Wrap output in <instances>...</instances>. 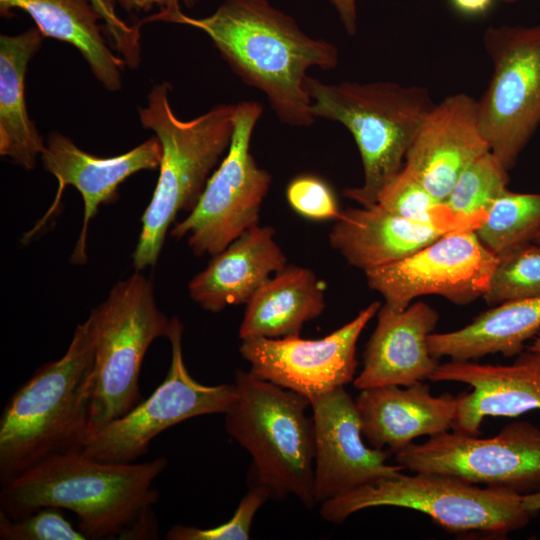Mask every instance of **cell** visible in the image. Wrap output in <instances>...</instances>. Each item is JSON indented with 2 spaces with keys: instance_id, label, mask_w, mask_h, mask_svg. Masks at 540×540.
Here are the masks:
<instances>
[{
  "instance_id": "obj_1",
  "label": "cell",
  "mask_w": 540,
  "mask_h": 540,
  "mask_svg": "<svg viewBox=\"0 0 540 540\" xmlns=\"http://www.w3.org/2000/svg\"><path fill=\"white\" fill-rule=\"evenodd\" d=\"M167 459L112 463L80 451L54 454L1 485L0 511L12 519L43 507L77 516L88 539L158 538L154 481Z\"/></svg>"
},
{
  "instance_id": "obj_2",
  "label": "cell",
  "mask_w": 540,
  "mask_h": 540,
  "mask_svg": "<svg viewBox=\"0 0 540 540\" xmlns=\"http://www.w3.org/2000/svg\"><path fill=\"white\" fill-rule=\"evenodd\" d=\"M164 22L203 31L233 72L265 94L283 123L305 127L314 122L307 71L334 69L338 50L333 43L306 34L269 0H223L208 16L178 11Z\"/></svg>"
},
{
  "instance_id": "obj_3",
  "label": "cell",
  "mask_w": 540,
  "mask_h": 540,
  "mask_svg": "<svg viewBox=\"0 0 540 540\" xmlns=\"http://www.w3.org/2000/svg\"><path fill=\"white\" fill-rule=\"evenodd\" d=\"M94 358L89 319L64 355L39 367L11 396L0 418V482L40 461L81 451L89 435Z\"/></svg>"
},
{
  "instance_id": "obj_4",
  "label": "cell",
  "mask_w": 540,
  "mask_h": 540,
  "mask_svg": "<svg viewBox=\"0 0 540 540\" xmlns=\"http://www.w3.org/2000/svg\"><path fill=\"white\" fill-rule=\"evenodd\" d=\"M170 89L167 82L154 85L146 106L138 109L142 126L152 130L161 143L162 158L132 254L136 271L157 263L170 225L178 212H190L197 204L233 134L235 105L219 104L184 121L171 108Z\"/></svg>"
},
{
  "instance_id": "obj_5",
  "label": "cell",
  "mask_w": 540,
  "mask_h": 540,
  "mask_svg": "<svg viewBox=\"0 0 540 540\" xmlns=\"http://www.w3.org/2000/svg\"><path fill=\"white\" fill-rule=\"evenodd\" d=\"M313 117L342 124L358 147L363 183L344 190L361 206H372L386 184L403 168L406 154L428 112L435 105L418 85L391 81L324 83L307 76Z\"/></svg>"
},
{
  "instance_id": "obj_6",
  "label": "cell",
  "mask_w": 540,
  "mask_h": 540,
  "mask_svg": "<svg viewBox=\"0 0 540 540\" xmlns=\"http://www.w3.org/2000/svg\"><path fill=\"white\" fill-rule=\"evenodd\" d=\"M237 397L225 415V428L250 455L252 485L271 497H296L308 508L314 499L315 436L310 401L292 390L238 370Z\"/></svg>"
},
{
  "instance_id": "obj_7",
  "label": "cell",
  "mask_w": 540,
  "mask_h": 540,
  "mask_svg": "<svg viewBox=\"0 0 540 540\" xmlns=\"http://www.w3.org/2000/svg\"><path fill=\"white\" fill-rule=\"evenodd\" d=\"M88 319L94 347L89 437L143 400V359L155 339L166 337L170 319L157 305L151 280L136 270L112 287Z\"/></svg>"
},
{
  "instance_id": "obj_8",
  "label": "cell",
  "mask_w": 540,
  "mask_h": 540,
  "mask_svg": "<svg viewBox=\"0 0 540 540\" xmlns=\"http://www.w3.org/2000/svg\"><path fill=\"white\" fill-rule=\"evenodd\" d=\"M379 506L419 511L448 532L493 538H505L525 527L532 516L517 493L426 472H400L358 487L322 502L320 515L327 522L340 524L356 512Z\"/></svg>"
},
{
  "instance_id": "obj_9",
  "label": "cell",
  "mask_w": 540,
  "mask_h": 540,
  "mask_svg": "<svg viewBox=\"0 0 540 540\" xmlns=\"http://www.w3.org/2000/svg\"><path fill=\"white\" fill-rule=\"evenodd\" d=\"M483 45L492 75L477 100L479 125L510 170L540 125V23L490 26Z\"/></svg>"
},
{
  "instance_id": "obj_10",
  "label": "cell",
  "mask_w": 540,
  "mask_h": 540,
  "mask_svg": "<svg viewBox=\"0 0 540 540\" xmlns=\"http://www.w3.org/2000/svg\"><path fill=\"white\" fill-rule=\"evenodd\" d=\"M263 112L257 101L235 105L229 148L213 171L194 208L172 228L171 236L187 238L194 254L216 255L258 225L271 175L250 152L253 130Z\"/></svg>"
},
{
  "instance_id": "obj_11",
  "label": "cell",
  "mask_w": 540,
  "mask_h": 540,
  "mask_svg": "<svg viewBox=\"0 0 540 540\" xmlns=\"http://www.w3.org/2000/svg\"><path fill=\"white\" fill-rule=\"evenodd\" d=\"M182 336L181 320L171 318L166 335L171 363L164 380L149 398L91 434L80 452L100 461L133 463L164 430L190 418L228 411L237 397L235 384L196 381L184 363Z\"/></svg>"
},
{
  "instance_id": "obj_12",
  "label": "cell",
  "mask_w": 540,
  "mask_h": 540,
  "mask_svg": "<svg viewBox=\"0 0 540 540\" xmlns=\"http://www.w3.org/2000/svg\"><path fill=\"white\" fill-rule=\"evenodd\" d=\"M394 454L413 473L449 475L519 495L540 491V429L527 421L509 423L488 438L448 430Z\"/></svg>"
},
{
  "instance_id": "obj_13",
  "label": "cell",
  "mask_w": 540,
  "mask_h": 540,
  "mask_svg": "<svg viewBox=\"0 0 540 540\" xmlns=\"http://www.w3.org/2000/svg\"><path fill=\"white\" fill-rule=\"evenodd\" d=\"M497 262L498 257L474 230H454L400 261L365 272V276L368 286L394 311H402L426 295L466 305L486 293Z\"/></svg>"
},
{
  "instance_id": "obj_14",
  "label": "cell",
  "mask_w": 540,
  "mask_h": 540,
  "mask_svg": "<svg viewBox=\"0 0 540 540\" xmlns=\"http://www.w3.org/2000/svg\"><path fill=\"white\" fill-rule=\"evenodd\" d=\"M380 307V302H372L350 322L320 339L299 335L247 338L239 350L253 375L310 401L353 382L357 341Z\"/></svg>"
},
{
  "instance_id": "obj_15",
  "label": "cell",
  "mask_w": 540,
  "mask_h": 540,
  "mask_svg": "<svg viewBox=\"0 0 540 540\" xmlns=\"http://www.w3.org/2000/svg\"><path fill=\"white\" fill-rule=\"evenodd\" d=\"M310 405L315 436L316 504L404 470L397 463L387 462L388 450L364 443L355 399L345 387L311 399Z\"/></svg>"
},
{
  "instance_id": "obj_16",
  "label": "cell",
  "mask_w": 540,
  "mask_h": 540,
  "mask_svg": "<svg viewBox=\"0 0 540 540\" xmlns=\"http://www.w3.org/2000/svg\"><path fill=\"white\" fill-rule=\"evenodd\" d=\"M40 157L44 169L58 181V194L48 212L25 234L24 239L30 240L52 217L64 187L71 185L79 191L84 202L82 228L71 258L73 263L82 264L87 258L89 223L99 206L115 201L119 185L129 176L158 168L162 146L159 139L153 136L126 153L104 158L87 153L69 137L54 131L49 134Z\"/></svg>"
},
{
  "instance_id": "obj_17",
  "label": "cell",
  "mask_w": 540,
  "mask_h": 540,
  "mask_svg": "<svg viewBox=\"0 0 540 540\" xmlns=\"http://www.w3.org/2000/svg\"><path fill=\"white\" fill-rule=\"evenodd\" d=\"M429 380L459 382L472 388L456 396L452 430L479 436L485 417H516L540 410V351L525 349L509 365L449 360Z\"/></svg>"
},
{
  "instance_id": "obj_18",
  "label": "cell",
  "mask_w": 540,
  "mask_h": 540,
  "mask_svg": "<svg viewBox=\"0 0 540 540\" xmlns=\"http://www.w3.org/2000/svg\"><path fill=\"white\" fill-rule=\"evenodd\" d=\"M489 150L479 125L477 100L457 93L428 112L403 168L444 201L461 172Z\"/></svg>"
},
{
  "instance_id": "obj_19",
  "label": "cell",
  "mask_w": 540,
  "mask_h": 540,
  "mask_svg": "<svg viewBox=\"0 0 540 540\" xmlns=\"http://www.w3.org/2000/svg\"><path fill=\"white\" fill-rule=\"evenodd\" d=\"M438 320V312L424 302L411 303L402 311L381 305L353 386L358 390L409 386L429 379L438 361L430 353L428 337Z\"/></svg>"
},
{
  "instance_id": "obj_20",
  "label": "cell",
  "mask_w": 540,
  "mask_h": 540,
  "mask_svg": "<svg viewBox=\"0 0 540 540\" xmlns=\"http://www.w3.org/2000/svg\"><path fill=\"white\" fill-rule=\"evenodd\" d=\"M355 403L363 437L372 447L393 453L417 437L452 429L457 407L456 397L434 396L423 381L363 389Z\"/></svg>"
},
{
  "instance_id": "obj_21",
  "label": "cell",
  "mask_w": 540,
  "mask_h": 540,
  "mask_svg": "<svg viewBox=\"0 0 540 540\" xmlns=\"http://www.w3.org/2000/svg\"><path fill=\"white\" fill-rule=\"evenodd\" d=\"M286 264L274 230L256 225L213 256L189 282V295L202 309L213 313L246 304Z\"/></svg>"
},
{
  "instance_id": "obj_22",
  "label": "cell",
  "mask_w": 540,
  "mask_h": 540,
  "mask_svg": "<svg viewBox=\"0 0 540 540\" xmlns=\"http://www.w3.org/2000/svg\"><path fill=\"white\" fill-rule=\"evenodd\" d=\"M447 232L375 204L341 212L329 241L350 265L367 272L402 260Z\"/></svg>"
},
{
  "instance_id": "obj_23",
  "label": "cell",
  "mask_w": 540,
  "mask_h": 540,
  "mask_svg": "<svg viewBox=\"0 0 540 540\" xmlns=\"http://www.w3.org/2000/svg\"><path fill=\"white\" fill-rule=\"evenodd\" d=\"M16 9L27 13L44 37L74 46L105 89L121 88L126 63L109 49L91 0H0L2 16Z\"/></svg>"
},
{
  "instance_id": "obj_24",
  "label": "cell",
  "mask_w": 540,
  "mask_h": 540,
  "mask_svg": "<svg viewBox=\"0 0 540 540\" xmlns=\"http://www.w3.org/2000/svg\"><path fill=\"white\" fill-rule=\"evenodd\" d=\"M539 330L540 297L518 299L493 306L460 329L432 333L428 345L437 360L474 361L498 353L513 357Z\"/></svg>"
},
{
  "instance_id": "obj_25",
  "label": "cell",
  "mask_w": 540,
  "mask_h": 540,
  "mask_svg": "<svg viewBox=\"0 0 540 540\" xmlns=\"http://www.w3.org/2000/svg\"><path fill=\"white\" fill-rule=\"evenodd\" d=\"M326 306L321 283L308 268L286 266L271 276L246 303L241 340L299 335Z\"/></svg>"
},
{
  "instance_id": "obj_26",
  "label": "cell",
  "mask_w": 540,
  "mask_h": 540,
  "mask_svg": "<svg viewBox=\"0 0 540 540\" xmlns=\"http://www.w3.org/2000/svg\"><path fill=\"white\" fill-rule=\"evenodd\" d=\"M44 36L37 27L0 36V154L32 169L45 147L25 102V75Z\"/></svg>"
},
{
  "instance_id": "obj_27",
  "label": "cell",
  "mask_w": 540,
  "mask_h": 540,
  "mask_svg": "<svg viewBox=\"0 0 540 540\" xmlns=\"http://www.w3.org/2000/svg\"><path fill=\"white\" fill-rule=\"evenodd\" d=\"M540 231V194L506 190L488 208L475 230L481 243L501 257L533 241Z\"/></svg>"
},
{
  "instance_id": "obj_28",
  "label": "cell",
  "mask_w": 540,
  "mask_h": 540,
  "mask_svg": "<svg viewBox=\"0 0 540 540\" xmlns=\"http://www.w3.org/2000/svg\"><path fill=\"white\" fill-rule=\"evenodd\" d=\"M377 205L388 212L423 224L453 230H476L486 215L454 214L412 174L402 168L380 192Z\"/></svg>"
},
{
  "instance_id": "obj_29",
  "label": "cell",
  "mask_w": 540,
  "mask_h": 540,
  "mask_svg": "<svg viewBox=\"0 0 540 540\" xmlns=\"http://www.w3.org/2000/svg\"><path fill=\"white\" fill-rule=\"evenodd\" d=\"M508 182V170L489 150L461 172L444 202L456 215H486L490 205L508 190Z\"/></svg>"
},
{
  "instance_id": "obj_30",
  "label": "cell",
  "mask_w": 540,
  "mask_h": 540,
  "mask_svg": "<svg viewBox=\"0 0 540 540\" xmlns=\"http://www.w3.org/2000/svg\"><path fill=\"white\" fill-rule=\"evenodd\" d=\"M540 297V243H527L501 257L483 299L489 306Z\"/></svg>"
},
{
  "instance_id": "obj_31",
  "label": "cell",
  "mask_w": 540,
  "mask_h": 540,
  "mask_svg": "<svg viewBox=\"0 0 540 540\" xmlns=\"http://www.w3.org/2000/svg\"><path fill=\"white\" fill-rule=\"evenodd\" d=\"M271 498L267 488L252 485L241 499L233 516L212 528L176 524L166 533L167 540H247L255 514Z\"/></svg>"
},
{
  "instance_id": "obj_32",
  "label": "cell",
  "mask_w": 540,
  "mask_h": 540,
  "mask_svg": "<svg viewBox=\"0 0 540 540\" xmlns=\"http://www.w3.org/2000/svg\"><path fill=\"white\" fill-rule=\"evenodd\" d=\"M2 540H86L87 536L65 518L62 509L43 507L17 519L0 511Z\"/></svg>"
},
{
  "instance_id": "obj_33",
  "label": "cell",
  "mask_w": 540,
  "mask_h": 540,
  "mask_svg": "<svg viewBox=\"0 0 540 540\" xmlns=\"http://www.w3.org/2000/svg\"><path fill=\"white\" fill-rule=\"evenodd\" d=\"M290 206L300 215L313 220L337 219L340 215L330 186L314 175H300L287 186Z\"/></svg>"
},
{
  "instance_id": "obj_34",
  "label": "cell",
  "mask_w": 540,
  "mask_h": 540,
  "mask_svg": "<svg viewBox=\"0 0 540 540\" xmlns=\"http://www.w3.org/2000/svg\"><path fill=\"white\" fill-rule=\"evenodd\" d=\"M104 23L113 47L130 68L138 67L141 60L140 25H129L122 20L113 0H91Z\"/></svg>"
},
{
  "instance_id": "obj_35",
  "label": "cell",
  "mask_w": 540,
  "mask_h": 540,
  "mask_svg": "<svg viewBox=\"0 0 540 540\" xmlns=\"http://www.w3.org/2000/svg\"><path fill=\"white\" fill-rule=\"evenodd\" d=\"M198 0H117V3L127 13H143L150 12L154 8L158 9V13L152 14L146 18L144 22L148 21H163L170 15L181 11V6L191 7Z\"/></svg>"
},
{
  "instance_id": "obj_36",
  "label": "cell",
  "mask_w": 540,
  "mask_h": 540,
  "mask_svg": "<svg viewBox=\"0 0 540 540\" xmlns=\"http://www.w3.org/2000/svg\"><path fill=\"white\" fill-rule=\"evenodd\" d=\"M336 11L340 22L349 35L357 31V0H326Z\"/></svg>"
},
{
  "instance_id": "obj_37",
  "label": "cell",
  "mask_w": 540,
  "mask_h": 540,
  "mask_svg": "<svg viewBox=\"0 0 540 540\" xmlns=\"http://www.w3.org/2000/svg\"><path fill=\"white\" fill-rule=\"evenodd\" d=\"M493 0H452L454 6L466 14H480L485 12Z\"/></svg>"
},
{
  "instance_id": "obj_38",
  "label": "cell",
  "mask_w": 540,
  "mask_h": 540,
  "mask_svg": "<svg viewBox=\"0 0 540 540\" xmlns=\"http://www.w3.org/2000/svg\"><path fill=\"white\" fill-rule=\"evenodd\" d=\"M522 505L531 515L540 511V491L521 495Z\"/></svg>"
},
{
  "instance_id": "obj_39",
  "label": "cell",
  "mask_w": 540,
  "mask_h": 540,
  "mask_svg": "<svg viewBox=\"0 0 540 540\" xmlns=\"http://www.w3.org/2000/svg\"><path fill=\"white\" fill-rule=\"evenodd\" d=\"M527 349L540 351V330L533 337V341L529 346H526Z\"/></svg>"
},
{
  "instance_id": "obj_40",
  "label": "cell",
  "mask_w": 540,
  "mask_h": 540,
  "mask_svg": "<svg viewBox=\"0 0 540 540\" xmlns=\"http://www.w3.org/2000/svg\"><path fill=\"white\" fill-rule=\"evenodd\" d=\"M533 242L540 243V231L536 234V236L533 239Z\"/></svg>"
},
{
  "instance_id": "obj_41",
  "label": "cell",
  "mask_w": 540,
  "mask_h": 540,
  "mask_svg": "<svg viewBox=\"0 0 540 540\" xmlns=\"http://www.w3.org/2000/svg\"><path fill=\"white\" fill-rule=\"evenodd\" d=\"M501 1H504V2H507V3H513V2H516L518 0H501Z\"/></svg>"
},
{
  "instance_id": "obj_42",
  "label": "cell",
  "mask_w": 540,
  "mask_h": 540,
  "mask_svg": "<svg viewBox=\"0 0 540 540\" xmlns=\"http://www.w3.org/2000/svg\"><path fill=\"white\" fill-rule=\"evenodd\" d=\"M115 3H117V0H113Z\"/></svg>"
}]
</instances>
